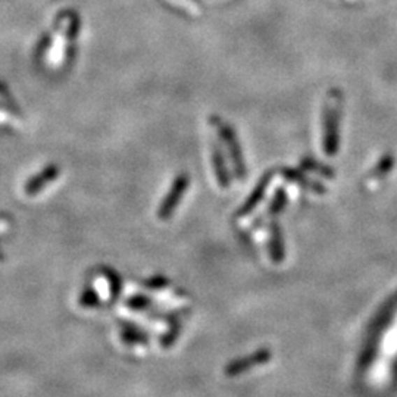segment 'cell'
<instances>
[{"instance_id": "1", "label": "cell", "mask_w": 397, "mask_h": 397, "mask_svg": "<svg viewBox=\"0 0 397 397\" xmlns=\"http://www.w3.org/2000/svg\"><path fill=\"white\" fill-rule=\"evenodd\" d=\"M343 110V93L331 89L324 99L322 105V152L334 156L340 145V120Z\"/></svg>"}, {"instance_id": "2", "label": "cell", "mask_w": 397, "mask_h": 397, "mask_svg": "<svg viewBox=\"0 0 397 397\" xmlns=\"http://www.w3.org/2000/svg\"><path fill=\"white\" fill-rule=\"evenodd\" d=\"M210 125L214 127V130L217 131L219 140L222 141V145L230 156V161L234 169V175L237 180H245L246 178V164L243 158L242 147L237 140V136L234 130L231 129V125L226 124L222 118L214 115L210 117Z\"/></svg>"}, {"instance_id": "3", "label": "cell", "mask_w": 397, "mask_h": 397, "mask_svg": "<svg viewBox=\"0 0 397 397\" xmlns=\"http://www.w3.org/2000/svg\"><path fill=\"white\" fill-rule=\"evenodd\" d=\"M189 184H190V178L187 174H181L174 180L171 189H169V192L166 193L165 198L161 203V208L158 210V218L161 221H168L173 217L182 196L186 194L189 189Z\"/></svg>"}, {"instance_id": "4", "label": "cell", "mask_w": 397, "mask_h": 397, "mask_svg": "<svg viewBox=\"0 0 397 397\" xmlns=\"http://www.w3.org/2000/svg\"><path fill=\"white\" fill-rule=\"evenodd\" d=\"M271 356H273L271 350L266 349V347H262V349H259L257 352L247 354V356H245V358H238V359L230 362L229 365L225 366L224 374L226 377L242 375V374L247 373L250 368L268 363L269 361H271Z\"/></svg>"}, {"instance_id": "5", "label": "cell", "mask_w": 397, "mask_h": 397, "mask_svg": "<svg viewBox=\"0 0 397 397\" xmlns=\"http://www.w3.org/2000/svg\"><path fill=\"white\" fill-rule=\"evenodd\" d=\"M274 175H275V173L271 171V173L265 174V175L261 178V181L258 182V186L254 187V190H253V192L250 193V196L246 198V202L243 203V206L238 209V212L236 214L237 218H245V217H247L249 214H252V212H253L254 209H257V206L262 202V198L265 197V193H266V190H268V187H269V184H271Z\"/></svg>"}, {"instance_id": "6", "label": "cell", "mask_w": 397, "mask_h": 397, "mask_svg": "<svg viewBox=\"0 0 397 397\" xmlns=\"http://www.w3.org/2000/svg\"><path fill=\"white\" fill-rule=\"evenodd\" d=\"M210 158H212V166H214L218 186L221 189H229L231 184V178H230L229 171H226L222 150L217 141H210Z\"/></svg>"}, {"instance_id": "7", "label": "cell", "mask_w": 397, "mask_h": 397, "mask_svg": "<svg viewBox=\"0 0 397 397\" xmlns=\"http://www.w3.org/2000/svg\"><path fill=\"white\" fill-rule=\"evenodd\" d=\"M281 174L289 182L294 184V186L297 187H301L305 192H312L317 194H324L325 192H327L322 184L308 178L302 171H294V169H282Z\"/></svg>"}, {"instance_id": "8", "label": "cell", "mask_w": 397, "mask_h": 397, "mask_svg": "<svg viewBox=\"0 0 397 397\" xmlns=\"http://www.w3.org/2000/svg\"><path fill=\"white\" fill-rule=\"evenodd\" d=\"M269 257L274 264H281L286 258L284 242H282L281 229L277 222L269 224Z\"/></svg>"}, {"instance_id": "9", "label": "cell", "mask_w": 397, "mask_h": 397, "mask_svg": "<svg viewBox=\"0 0 397 397\" xmlns=\"http://www.w3.org/2000/svg\"><path fill=\"white\" fill-rule=\"evenodd\" d=\"M58 175H59V168L58 166L52 165V166L46 168L43 173L36 175L34 178H31L30 181L27 182L25 193L28 196H36L40 190H43L50 181H55L56 178H58Z\"/></svg>"}, {"instance_id": "10", "label": "cell", "mask_w": 397, "mask_h": 397, "mask_svg": "<svg viewBox=\"0 0 397 397\" xmlns=\"http://www.w3.org/2000/svg\"><path fill=\"white\" fill-rule=\"evenodd\" d=\"M121 340L127 345H146L149 343V337L140 331L134 325L130 322H122L121 324Z\"/></svg>"}, {"instance_id": "11", "label": "cell", "mask_w": 397, "mask_h": 397, "mask_svg": "<svg viewBox=\"0 0 397 397\" xmlns=\"http://www.w3.org/2000/svg\"><path fill=\"white\" fill-rule=\"evenodd\" d=\"M301 168L306 173L310 174H317L319 177H324L327 180H333L334 178V171L331 168H329L327 165H324L318 161H315L314 158H303L301 161Z\"/></svg>"}, {"instance_id": "12", "label": "cell", "mask_w": 397, "mask_h": 397, "mask_svg": "<svg viewBox=\"0 0 397 397\" xmlns=\"http://www.w3.org/2000/svg\"><path fill=\"white\" fill-rule=\"evenodd\" d=\"M102 274L105 277V280L108 281V284H109V291H110V299L115 302L120 294H121V289H122V280L120 277V274L115 271V269H112V268H108V266H103L102 269Z\"/></svg>"}, {"instance_id": "13", "label": "cell", "mask_w": 397, "mask_h": 397, "mask_svg": "<svg viewBox=\"0 0 397 397\" xmlns=\"http://www.w3.org/2000/svg\"><path fill=\"white\" fill-rule=\"evenodd\" d=\"M78 303L84 309H92L101 305V299H99V294L92 287H84V290L80 294Z\"/></svg>"}, {"instance_id": "14", "label": "cell", "mask_w": 397, "mask_h": 397, "mask_svg": "<svg viewBox=\"0 0 397 397\" xmlns=\"http://www.w3.org/2000/svg\"><path fill=\"white\" fill-rule=\"evenodd\" d=\"M287 205V194H286V190L280 187L277 192H275V196L273 198V202L271 205H269L268 208V215H278L280 212H282V209L286 208Z\"/></svg>"}, {"instance_id": "15", "label": "cell", "mask_w": 397, "mask_h": 397, "mask_svg": "<svg viewBox=\"0 0 397 397\" xmlns=\"http://www.w3.org/2000/svg\"><path fill=\"white\" fill-rule=\"evenodd\" d=\"M168 2L181 8L184 12L189 13V15H197V13L202 12L201 0H168Z\"/></svg>"}, {"instance_id": "16", "label": "cell", "mask_w": 397, "mask_h": 397, "mask_svg": "<svg viewBox=\"0 0 397 397\" xmlns=\"http://www.w3.org/2000/svg\"><path fill=\"white\" fill-rule=\"evenodd\" d=\"M173 321H174V322H173L171 330H169V331L162 337V340H161V345H162L165 349H168L169 346L174 345V342H175L178 334H180V330H181V324L178 322L177 317H173Z\"/></svg>"}, {"instance_id": "17", "label": "cell", "mask_w": 397, "mask_h": 397, "mask_svg": "<svg viewBox=\"0 0 397 397\" xmlns=\"http://www.w3.org/2000/svg\"><path fill=\"white\" fill-rule=\"evenodd\" d=\"M127 306L133 310H146L152 306V301L143 294H136L127 301Z\"/></svg>"}, {"instance_id": "18", "label": "cell", "mask_w": 397, "mask_h": 397, "mask_svg": "<svg viewBox=\"0 0 397 397\" xmlns=\"http://www.w3.org/2000/svg\"><path fill=\"white\" fill-rule=\"evenodd\" d=\"M169 284H171V281H169L165 277H162V275H154V277L143 281V286L149 290H162V289L168 287Z\"/></svg>"}, {"instance_id": "19", "label": "cell", "mask_w": 397, "mask_h": 397, "mask_svg": "<svg viewBox=\"0 0 397 397\" xmlns=\"http://www.w3.org/2000/svg\"><path fill=\"white\" fill-rule=\"evenodd\" d=\"M5 259V257H3V252H2V247H0V262H2Z\"/></svg>"}]
</instances>
